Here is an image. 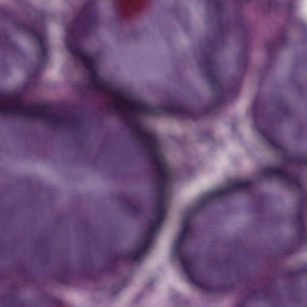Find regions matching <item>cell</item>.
Masks as SVG:
<instances>
[{
    "instance_id": "obj_2",
    "label": "cell",
    "mask_w": 307,
    "mask_h": 307,
    "mask_svg": "<svg viewBox=\"0 0 307 307\" xmlns=\"http://www.w3.org/2000/svg\"><path fill=\"white\" fill-rule=\"evenodd\" d=\"M148 5L146 0H121L117 2V9L123 17L132 19L141 14Z\"/></svg>"
},
{
    "instance_id": "obj_1",
    "label": "cell",
    "mask_w": 307,
    "mask_h": 307,
    "mask_svg": "<svg viewBox=\"0 0 307 307\" xmlns=\"http://www.w3.org/2000/svg\"><path fill=\"white\" fill-rule=\"evenodd\" d=\"M97 10L94 3L85 5L71 25L67 38V46H80V43L93 32L98 20Z\"/></svg>"
}]
</instances>
